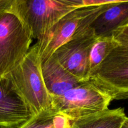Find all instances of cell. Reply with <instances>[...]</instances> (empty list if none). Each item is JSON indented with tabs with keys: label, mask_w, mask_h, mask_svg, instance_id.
Masks as SVG:
<instances>
[{
	"label": "cell",
	"mask_w": 128,
	"mask_h": 128,
	"mask_svg": "<svg viewBox=\"0 0 128 128\" xmlns=\"http://www.w3.org/2000/svg\"><path fill=\"white\" fill-rule=\"evenodd\" d=\"M42 61L37 43L31 46L21 62L4 78L11 82L34 115L52 108V96L42 73Z\"/></svg>",
	"instance_id": "6da1fadb"
},
{
	"label": "cell",
	"mask_w": 128,
	"mask_h": 128,
	"mask_svg": "<svg viewBox=\"0 0 128 128\" xmlns=\"http://www.w3.org/2000/svg\"><path fill=\"white\" fill-rule=\"evenodd\" d=\"M32 35L16 5L0 15V79H3L28 52Z\"/></svg>",
	"instance_id": "7a4b0ae2"
},
{
	"label": "cell",
	"mask_w": 128,
	"mask_h": 128,
	"mask_svg": "<svg viewBox=\"0 0 128 128\" xmlns=\"http://www.w3.org/2000/svg\"><path fill=\"white\" fill-rule=\"evenodd\" d=\"M110 4L79 8L61 18L42 38L37 41L42 62L51 57L60 46L90 28L95 19Z\"/></svg>",
	"instance_id": "3957f363"
},
{
	"label": "cell",
	"mask_w": 128,
	"mask_h": 128,
	"mask_svg": "<svg viewBox=\"0 0 128 128\" xmlns=\"http://www.w3.org/2000/svg\"><path fill=\"white\" fill-rule=\"evenodd\" d=\"M112 101L110 94L89 80L62 96L52 98V108L75 121L109 110Z\"/></svg>",
	"instance_id": "277c9868"
},
{
	"label": "cell",
	"mask_w": 128,
	"mask_h": 128,
	"mask_svg": "<svg viewBox=\"0 0 128 128\" xmlns=\"http://www.w3.org/2000/svg\"><path fill=\"white\" fill-rule=\"evenodd\" d=\"M16 5L37 41L61 18L82 8V0H16Z\"/></svg>",
	"instance_id": "5b68a950"
},
{
	"label": "cell",
	"mask_w": 128,
	"mask_h": 128,
	"mask_svg": "<svg viewBox=\"0 0 128 128\" xmlns=\"http://www.w3.org/2000/svg\"><path fill=\"white\" fill-rule=\"evenodd\" d=\"M90 80L112 100H128V47L114 48Z\"/></svg>",
	"instance_id": "8992f818"
},
{
	"label": "cell",
	"mask_w": 128,
	"mask_h": 128,
	"mask_svg": "<svg viewBox=\"0 0 128 128\" xmlns=\"http://www.w3.org/2000/svg\"><path fill=\"white\" fill-rule=\"evenodd\" d=\"M98 38L88 28L60 46L53 54L56 60L73 76L82 81L90 80V56Z\"/></svg>",
	"instance_id": "52a82bcc"
},
{
	"label": "cell",
	"mask_w": 128,
	"mask_h": 128,
	"mask_svg": "<svg viewBox=\"0 0 128 128\" xmlns=\"http://www.w3.org/2000/svg\"><path fill=\"white\" fill-rule=\"evenodd\" d=\"M33 113L8 79H0V128H18Z\"/></svg>",
	"instance_id": "ba28073f"
},
{
	"label": "cell",
	"mask_w": 128,
	"mask_h": 128,
	"mask_svg": "<svg viewBox=\"0 0 128 128\" xmlns=\"http://www.w3.org/2000/svg\"><path fill=\"white\" fill-rule=\"evenodd\" d=\"M41 68L45 85L52 98L62 96L83 82L68 71L53 56L42 62Z\"/></svg>",
	"instance_id": "9c48e42d"
},
{
	"label": "cell",
	"mask_w": 128,
	"mask_h": 128,
	"mask_svg": "<svg viewBox=\"0 0 128 128\" xmlns=\"http://www.w3.org/2000/svg\"><path fill=\"white\" fill-rule=\"evenodd\" d=\"M128 20V1L116 0L100 14L90 27L98 38H112Z\"/></svg>",
	"instance_id": "30bf717a"
},
{
	"label": "cell",
	"mask_w": 128,
	"mask_h": 128,
	"mask_svg": "<svg viewBox=\"0 0 128 128\" xmlns=\"http://www.w3.org/2000/svg\"><path fill=\"white\" fill-rule=\"evenodd\" d=\"M126 118L122 108L108 110L75 120L71 128H121Z\"/></svg>",
	"instance_id": "8fae6325"
},
{
	"label": "cell",
	"mask_w": 128,
	"mask_h": 128,
	"mask_svg": "<svg viewBox=\"0 0 128 128\" xmlns=\"http://www.w3.org/2000/svg\"><path fill=\"white\" fill-rule=\"evenodd\" d=\"M73 120L51 108L33 115L18 128H71Z\"/></svg>",
	"instance_id": "7c38bea8"
},
{
	"label": "cell",
	"mask_w": 128,
	"mask_h": 128,
	"mask_svg": "<svg viewBox=\"0 0 128 128\" xmlns=\"http://www.w3.org/2000/svg\"><path fill=\"white\" fill-rule=\"evenodd\" d=\"M119 43L113 37L98 38L91 50L90 56V78L104 60Z\"/></svg>",
	"instance_id": "4fadbf2b"
},
{
	"label": "cell",
	"mask_w": 128,
	"mask_h": 128,
	"mask_svg": "<svg viewBox=\"0 0 128 128\" xmlns=\"http://www.w3.org/2000/svg\"><path fill=\"white\" fill-rule=\"evenodd\" d=\"M113 38L119 44L128 47V25L118 29L114 33Z\"/></svg>",
	"instance_id": "5bb4252c"
},
{
	"label": "cell",
	"mask_w": 128,
	"mask_h": 128,
	"mask_svg": "<svg viewBox=\"0 0 128 128\" xmlns=\"http://www.w3.org/2000/svg\"><path fill=\"white\" fill-rule=\"evenodd\" d=\"M15 0H0V15L10 8Z\"/></svg>",
	"instance_id": "9a60e30c"
},
{
	"label": "cell",
	"mask_w": 128,
	"mask_h": 128,
	"mask_svg": "<svg viewBox=\"0 0 128 128\" xmlns=\"http://www.w3.org/2000/svg\"><path fill=\"white\" fill-rule=\"evenodd\" d=\"M121 128H128V118L127 117L125 120V121H124L123 124L121 126Z\"/></svg>",
	"instance_id": "2e32d148"
},
{
	"label": "cell",
	"mask_w": 128,
	"mask_h": 128,
	"mask_svg": "<svg viewBox=\"0 0 128 128\" xmlns=\"http://www.w3.org/2000/svg\"><path fill=\"white\" fill-rule=\"evenodd\" d=\"M126 25H128V21L126 22V23L124 24V26H126Z\"/></svg>",
	"instance_id": "e0dca14e"
}]
</instances>
